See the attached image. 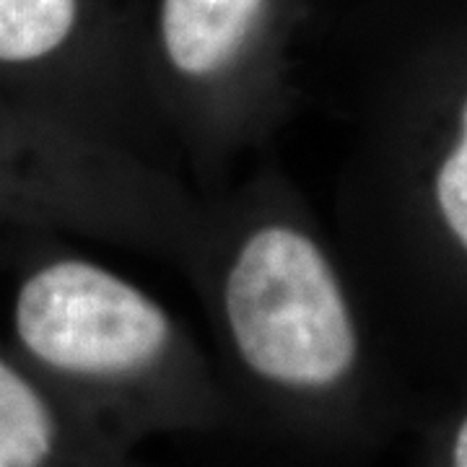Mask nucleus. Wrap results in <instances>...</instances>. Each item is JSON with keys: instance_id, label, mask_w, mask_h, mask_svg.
<instances>
[{"instance_id": "4", "label": "nucleus", "mask_w": 467, "mask_h": 467, "mask_svg": "<svg viewBox=\"0 0 467 467\" xmlns=\"http://www.w3.org/2000/svg\"><path fill=\"white\" fill-rule=\"evenodd\" d=\"M265 0H164L161 39L171 66L190 78L223 73L247 47Z\"/></svg>"}, {"instance_id": "1", "label": "nucleus", "mask_w": 467, "mask_h": 467, "mask_svg": "<svg viewBox=\"0 0 467 467\" xmlns=\"http://www.w3.org/2000/svg\"><path fill=\"white\" fill-rule=\"evenodd\" d=\"M221 319L239 364L260 382L317 392L343 382L358 330L319 242L285 218L239 236L221 273Z\"/></svg>"}, {"instance_id": "3", "label": "nucleus", "mask_w": 467, "mask_h": 467, "mask_svg": "<svg viewBox=\"0 0 467 467\" xmlns=\"http://www.w3.org/2000/svg\"><path fill=\"white\" fill-rule=\"evenodd\" d=\"M84 143L0 117V221L52 223L84 213Z\"/></svg>"}, {"instance_id": "5", "label": "nucleus", "mask_w": 467, "mask_h": 467, "mask_svg": "<svg viewBox=\"0 0 467 467\" xmlns=\"http://www.w3.org/2000/svg\"><path fill=\"white\" fill-rule=\"evenodd\" d=\"M57 447L52 405L5 350H0V467H47Z\"/></svg>"}, {"instance_id": "2", "label": "nucleus", "mask_w": 467, "mask_h": 467, "mask_svg": "<svg viewBox=\"0 0 467 467\" xmlns=\"http://www.w3.org/2000/svg\"><path fill=\"white\" fill-rule=\"evenodd\" d=\"M14 353L67 382H140L187 353L167 309L115 270L76 254L29 267L11 301Z\"/></svg>"}, {"instance_id": "8", "label": "nucleus", "mask_w": 467, "mask_h": 467, "mask_svg": "<svg viewBox=\"0 0 467 467\" xmlns=\"http://www.w3.org/2000/svg\"><path fill=\"white\" fill-rule=\"evenodd\" d=\"M454 467H467V418L462 420L454 441Z\"/></svg>"}, {"instance_id": "7", "label": "nucleus", "mask_w": 467, "mask_h": 467, "mask_svg": "<svg viewBox=\"0 0 467 467\" xmlns=\"http://www.w3.org/2000/svg\"><path fill=\"white\" fill-rule=\"evenodd\" d=\"M434 187L441 216L467 250V101L462 109V133L436 171Z\"/></svg>"}, {"instance_id": "6", "label": "nucleus", "mask_w": 467, "mask_h": 467, "mask_svg": "<svg viewBox=\"0 0 467 467\" xmlns=\"http://www.w3.org/2000/svg\"><path fill=\"white\" fill-rule=\"evenodd\" d=\"M78 21V0H0V63L29 66L67 42Z\"/></svg>"}]
</instances>
